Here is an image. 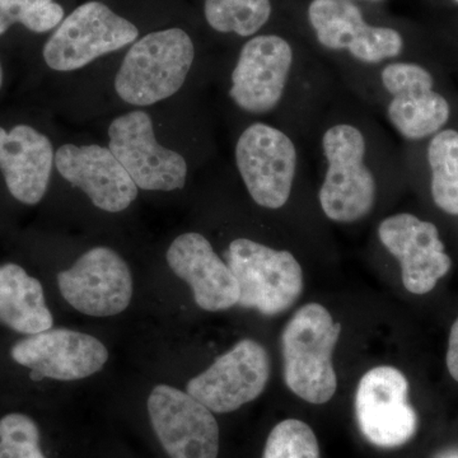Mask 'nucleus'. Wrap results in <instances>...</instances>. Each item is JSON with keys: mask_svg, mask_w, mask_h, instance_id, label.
<instances>
[{"mask_svg": "<svg viewBox=\"0 0 458 458\" xmlns=\"http://www.w3.org/2000/svg\"><path fill=\"white\" fill-rule=\"evenodd\" d=\"M342 325L318 303L301 307L283 331L284 381L292 393L315 405L333 399L337 378L333 354Z\"/></svg>", "mask_w": 458, "mask_h": 458, "instance_id": "nucleus-1", "label": "nucleus"}, {"mask_svg": "<svg viewBox=\"0 0 458 458\" xmlns=\"http://www.w3.org/2000/svg\"><path fill=\"white\" fill-rule=\"evenodd\" d=\"M194 56V44L183 30L148 33L123 57L114 89L123 101L134 106L164 101L183 86Z\"/></svg>", "mask_w": 458, "mask_h": 458, "instance_id": "nucleus-2", "label": "nucleus"}, {"mask_svg": "<svg viewBox=\"0 0 458 458\" xmlns=\"http://www.w3.org/2000/svg\"><path fill=\"white\" fill-rule=\"evenodd\" d=\"M327 170L319 204L328 219L352 223L369 216L376 201V180L367 167L366 138L351 123L331 126L322 138Z\"/></svg>", "mask_w": 458, "mask_h": 458, "instance_id": "nucleus-3", "label": "nucleus"}, {"mask_svg": "<svg viewBox=\"0 0 458 458\" xmlns=\"http://www.w3.org/2000/svg\"><path fill=\"white\" fill-rule=\"evenodd\" d=\"M225 259L240 289L238 306L276 316L291 309L302 293L303 270L289 251L238 238Z\"/></svg>", "mask_w": 458, "mask_h": 458, "instance_id": "nucleus-4", "label": "nucleus"}, {"mask_svg": "<svg viewBox=\"0 0 458 458\" xmlns=\"http://www.w3.org/2000/svg\"><path fill=\"white\" fill-rule=\"evenodd\" d=\"M138 35L137 27L104 3L89 2L63 20L45 44L42 55L54 71H77L99 56L123 49Z\"/></svg>", "mask_w": 458, "mask_h": 458, "instance_id": "nucleus-5", "label": "nucleus"}, {"mask_svg": "<svg viewBox=\"0 0 458 458\" xmlns=\"http://www.w3.org/2000/svg\"><path fill=\"white\" fill-rule=\"evenodd\" d=\"M236 164L256 204L279 209L288 203L297 171V149L285 132L267 123H252L238 138Z\"/></svg>", "mask_w": 458, "mask_h": 458, "instance_id": "nucleus-6", "label": "nucleus"}, {"mask_svg": "<svg viewBox=\"0 0 458 458\" xmlns=\"http://www.w3.org/2000/svg\"><path fill=\"white\" fill-rule=\"evenodd\" d=\"M108 149L138 189L174 191L185 186L188 165L174 150L159 146L153 122L144 111H132L111 123Z\"/></svg>", "mask_w": 458, "mask_h": 458, "instance_id": "nucleus-7", "label": "nucleus"}, {"mask_svg": "<svg viewBox=\"0 0 458 458\" xmlns=\"http://www.w3.org/2000/svg\"><path fill=\"white\" fill-rule=\"evenodd\" d=\"M355 415L363 436L381 448H394L412 438L418 417L409 403V382L399 369L376 367L361 377L355 394Z\"/></svg>", "mask_w": 458, "mask_h": 458, "instance_id": "nucleus-8", "label": "nucleus"}, {"mask_svg": "<svg viewBox=\"0 0 458 458\" xmlns=\"http://www.w3.org/2000/svg\"><path fill=\"white\" fill-rule=\"evenodd\" d=\"M269 377L267 349L255 340L243 339L201 375L190 379L186 393L210 411L227 414L258 399Z\"/></svg>", "mask_w": 458, "mask_h": 458, "instance_id": "nucleus-9", "label": "nucleus"}, {"mask_svg": "<svg viewBox=\"0 0 458 458\" xmlns=\"http://www.w3.org/2000/svg\"><path fill=\"white\" fill-rule=\"evenodd\" d=\"M148 414L170 458H216L219 427L213 411L188 393L167 385L153 388Z\"/></svg>", "mask_w": 458, "mask_h": 458, "instance_id": "nucleus-10", "label": "nucleus"}, {"mask_svg": "<svg viewBox=\"0 0 458 458\" xmlns=\"http://www.w3.org/2000/svg\"><path fill=\"white\" fill-rule=\"evenodd\" d=\"M63 298L83 315L108 318L125 311L132 276L125 260L108 247H95L57 276Z\"/></svg>", "mask_w": 458, "mask_h": 458, "instance_id": "nucleus-11", "label": "nucleus"}, {"mask_svg": "<svg viewBox=\"0 0 458 458\" xmlns=\"http://www.w3.org/2000/svg\"><path fill=\"white\" fill-rule=\"evenodd\" d=\"M12 360L32 370V379L78 381L95 375L108 360L98 337L69 328H50L14 344Z\"/></svg>", "mask_w": 458, "mask_h": 458, "instance_id": "nucleus-12", "label": "nucleus"}, {"mask_svg": "<svg viewBox=\"0 0 458 458\" xmlns=\"http://www.w3.org/2000/svg\"><path fill=\"white\" fill-rule=\"evenodd\" d=\"M293 64V49L276 35L256 36L243 45L232 72V99L251 114H267L278 106Z\"/></svg>", "mask_w": 458, "mask_h": 458, "instance_id": "nucleus-13", "label": "nucleus"}, {"mask_svg": "<svg viewBox=\"0 0 458 458\" xmlns=\"http://www.w3.org/2000/svg\"><path fill=\"white\" fill-rule=\"evenodd\" d=\"M309 20L322 47L348 50L367 64L399 56L403 51V36L396 30L369 25L349 0H313Z\"/></svg>", "mask_w": 458, "mask_h": 458, "instance_id": "nucleus-14", "label": "nucleus"}, {"mask_svg": "<svg viewBox=\"0 0 458 458\" xmlns=\"http://www.w3.org/2000/svg\"><path fill=\"white\" fill-rule=\"evenodd\" d=\"M378 237L399 260L403 285L410 293H429L451 269L450 256L433 223L409 213L396 214L381 222Z\"/></svg>", "mask_w": 458, "mask_h": 458, "instance_id": "nucleus-15", "label": "nucleus"}, {"mask_svg": "<svg viewBox=\"0 0 458 458\" xmlns=\"http://www.w3.org/2000/svg\"><path fill=\"white\" fill-rule=\"evenodd\" d=\"M385 89L393 96L388 120L403 137L423 140L441 131L450 119L447 99L433 89L432 74L412 63H391L381 74Z\"/></svg>", "mask_w": 458, "mask_h": 458, "instance_id": "nucleus-16", "label": "nucleus"}, {"mask_svg": "<svg viewBox=\"0 0 458 458\" xmlns=\"http://www.w3.org/2000/svg\"><path fill=\"white\" fill-rule=\"evenodd\" d=\"M55 165L71 185L105 212H123L138 197V186L108 148L65 144L55 153Z\"/></svg>", "mask_w": 458, "mask_h": 458, "instance_id": "nucleus-17", "label": "nucleus"}, {"mask_svg": "<svg viewBox=\"0 0 458 458\" xmlns=\"http://www.w3.org/2000/svg\"><path fill=\"white\" fill-rule=\"evenodd\" d=\"M167 262L188 283L195 302L204 311H225L238 304L237 280L203 234L190 232L177 237L168 249Z\"/></svg>", "mask_w": 458, "mask_h": 458, "instance_id": "nucleus-18", "label": "nucleus"}, {"mask_svg": "<svg viewBox=\"0 0 458 458\" xmlns=\"http://www.w3.org/2000/svg\"><path fill=\"white\" fill-rule=\"evenodd\" d=\"M55 164L53 144L30 125L0 128V171L12 197L26 205L40 203Z\"/></svg>", "mask_w": 458, "mask_h": 458, "instance_id": "nucleus-19", "label": "nucleus"}, {"mask_svg": "<svg viewBox=\"0 0 458 458\" xmlns=\"http://www.w3.org/2000/svg\"><path fill=\"white\" fill-rule=\"evenodd\" d=\"M0 322L27 336L54 325L41 283L12 262L0 267Z\"/></svg>", "mask_w": 458, "mask_h": 458, "instance_id": "nucleus-20", "label": "nucleus"}, {"mask_svg": "<svg viewBox=\"0 0 458 458\" xmlns=\"http://www.w3.org/2000/svg\"><path fill=\"white\" fill-rule=\"evenodd\" d=\"M428 161L434 203L445 213L458 216V131L438 132L428 148Z\"/></svg>", "mask_w": 458, "mask_h": 458, "instance_id": "nucleus-21", "label": "nucleus"}, {"mask_svg": "<svg viewBox=\"0 0 458 458\" xmlns=\"http://www.w3.org/2000/svg\"><path fill=\"white\" fill-rule=\"evenodd\" d=\"M205 18L216 31L247 38L267 25L270 0H205Z\"/></svg>", "mask_w": 458, "mask_h": 458, "instance_id": "nucleus-22", "label": "nucleus"}, {"mask_svg": "<svg viewBox=\"0 0 458 458\" xmlns=\"http://www.w3.org/2000/svg\"><path fill=\"white\" fill-rule=\"evenodd\" d=\"M64 9L53 0H0V35L14 23L42 33L60 25Z\"/></svg>", "mask_w": 458, "mask_h": 458, "instance_id": "nucleus-23", "label": "nucleus"}, {"mask_svg": "<svg viewBox=\"0 0 458 458\" xmlns=\"http://www.w3.org/2000/svg\"><path fill=\"white\" fill-rule=\"evenodd\" d=\"M262 458H319L318 438L303 421L286 419L271 430Z\"/></svg>", "mask_w": 458, "mask_h": 458, "instance_id": "nucleus-24", "label": "nucleus"}, {"mask_svg": "<svg viewBox=\"0 0 458 458\" xmlns=\"http://www.w3.org/2000/svg\"><path fill=\"white\" fill-rule=\"evenodd\" d=\"M0 458H47L33 419L20 412L0 419Z\"/></svg>", "mask_w": 458, "mask_h": 458, "instance_id": "nucleus-25", "label": "nucleus"}, {"mask_svg": "<svg viewBox=\"0 0 458 458\" xmlns=\"http://www.w3.org/2000/svg\"><path fill=\"white\" fill-rule=\"evenodd\" d=\"M447 367L451 376L458 382V318L451 328L448 340Z\"/></svg>", "mask_w": 458, "mask_h": 458, "instance_id": "nucleus-26", "label": "nucleus"}, {"mask_svg": "<svg viewBox=\"0 0 458 458\" xmlns=\"http://www.w3.org/2000/svg\"><path fill=\"white\" fill-rule=\"evenodd\" d=\"M437 458H458V451L445 452Z\"/></svg>", "mask_w": 458, "mask_h": 458, "instance_id": "nucleus-27", "label": "nucleus"}, {"mask_svg": "<svg viewBox=\"0 0 458 458\" xmlns=\"http://www.w3.org/2000/svg\"><path fill=\"white\" fill-rule=\"evenodd\" d=\"M3 86V68L2 64H0V89H2Z\"/></svg>", "mask_w": 458, "mask_h": 458, "instance_id": "nucleus-28", "label": "nucleus"}, {"mask_svg": "<svg viewBox=\"0 0 458 458\" xmlns=\"http://www.w3.org/2000/svg\"><path fill=\"white\" fill-rule=\"evenodd\" d=\"M456 2H458V0H456Z\"/></svg>", "mask_w": 458, "mask_h": 458, "instance_id": "nucleus-29", "label": "nucleus"}]
</instances>
